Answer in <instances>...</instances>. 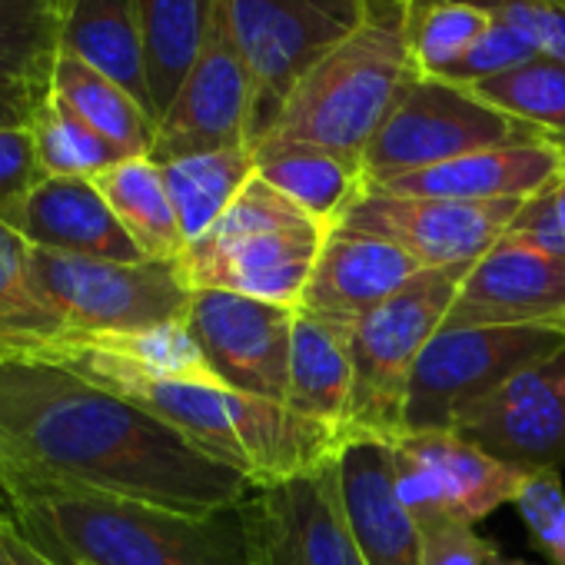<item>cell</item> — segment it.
Instances as JSON below:
<instances>
[{"label":"cell","mask_w":565,"mask_h":565,"mask_svg":"<svg viewBox=\"0 0 565 565\" xmlns=\"http://www.w3.org/2000/svg\"><path fill=\"white\" fill-rule=\"evenodd\" d=\"M64 18L51 0H0V84L51 90Z\"/></svg>","instance_id":"obj_31"},{"label":"cell","mask_w":565,"mask_h":565,"mask_svg":"<svg viewBox=\"0 0 565 565\" xmlns=\"http://www.w3.org/2000/svg\"><path fill=\"white\" fill-rule=\"evenodd\" d=\"M18 233L51 253L114 259V263H143V249L114 216L110 203L94 180L47 177L28 200Z\"/></svg>","instance_id":"obj_21"},{"label":"cell","mask_w":565,"mask_h":565,"mask_svg":"<svg viewBox=\"0 0 565 565\" xmlns=\"http://www.w3.org/2000/svg\"><path fill=\"white\" fill-rule=\"evenodd\" d=\"M565 173V143L558 140H532L512 147H492L479 153H466L459 160L426 167L380 186L396 196H439V200H529L555 177Z\"/></svg>","instance_id":"obj_20"},{"label":"cell","mask_w":565,"mask_h":565,"mask_svg":"<svg viewBox=\"0 0 565 565\" xmlns=\"http://www.w3.org/2000/svg\"><path fill=\"white\" fill-rule=\"evenodd\" d=\"M452 433L525 476L558 472L565 466V347L466 409Z\"/></svg>","instance_id":"obj_14"},{"label":"cell","mask_w":565,"mask_h":565,"mask_svg":"<svg viewBox=\"0 0 565 565\" xmlns=\"http://www.w3.org/2000/svg\"><path fill=\"white\" fill-rule=\"evenodd\" d=\"M562 347L565 333L542 327L439 330L419 353L409 380L406 436L452 429L466 409Z\"/></svg>","instance_id":"obj_9"},{"label":"cell","mask_w":565,"mask_h":565,"mask_svg":"<svg viewBox=\"0 0 565 565\" xmlns=\"http://www.w3.org/2000/svg\"><path fill=\"white\" fill-rule=\"evenodd\" d=\"M8 505L61 565H256L246 502L180 512L104 492H34Z\"/></svg>","instance_id":"obj_3"},{"label":"cell","mask_w":565,"mask_h":565,"mask_svg":"<svg viewBox=\"0 0 565 565\" xmlns=\"http://www.w3.org/2000/svg\"><path fill=\"white\" fill-rule=\"evenodd\" d=\"M61 51L120 84L153 117L137 0H74L64 18Z\"/></svg>","instance_id":"obj_24"},{"label":"cell","mask_w":565,"mask_h":565,"mask_svg":"<svg viewBox=\"0 0 565 565\" xmlns=\"http://www.w3.org/2000/svg\"><path fill=\"white\" fill-rule=\"evenodd\" d=\"M515 28L542 57L565 64V0H469Z\"/></svg>","instance_id":"obj_38"},{"label":"cell","mask_w":565,"mask_h":565,"mask_svg":"<svg viewBox=\"0 0 565 565\" xmlns=\"http://www.w3.org/2000/svg\"><path fill=\"white\" fill-rule=\"evenodd\" d=\"M337 479L366 565H426L419 525L396 495L393 446L380 439L347 443L337 459Z\"/></svg>","instance_id":"obj_19"},{"label":"cell","mask_w":565,"mask_h":565,"mask_svg":"<svg viewBox=\"0 0 565 565\" xmlns=\"http://www.w3.org/2000/svg\"><path fill=\"white\" fill-rule=\"evenodd\" d=\"M256 565H366L350 529L337 462L246 499Z\"/></svg>","instance_id":"obj_15"},{"label":"cell","mask_w":565,"mask_h":565,"mask_svg":"<svg viewBox=\"0 0 565 565\" xmlns=\"http://www.w3.org/2000/svg\"><path fill=\"white\" fill-rule=\"evenodd\" d=\"M137 18L147 54L153 117L160 124L196 64L206 34L210 0H137Z\"/></svg>","instance_id":"obj_28"},{"label":"cell","mask_w":565,"mask_h":565,"mask_svg":"<svg viewBox=\"0 0 565 565\" xmlns=\"http://www.w3.org/2000/svg\"><path fill=\"white\" fill-rule=\"evenodd\" d=\"M294 320L297 307L226 290H193L183 323L226 390L287 406Z\"/></svg>","instance_id":"obj_11"},{"label":"cell","mask_w":565,"mask_h":565,"mask_svg":"<svg viewBox=\"0 0 565 565\" xmlns=\"http://www.w3.org/2000/svg\"><path fill=\"white\" fill-rule=\"evenodd\" d=\"M323 239L327 230L320 226L236 236L206 233L177 263L190 290H226L263 303L300 307Z\"/></svg>","instance_id":"obj_16"},{"label":"cell","mask_w":565,"mask_h":565,"mask_svg":"<svg viewBox=\"0 0 565 565\" xmlns=\"http://www.w3.org/2000/svg\"><path fill=\"white\" fill-rule=\"evenodd\" d=\"M104 492L180 512L246 502L256 482L51 356L0 360V495Z\"/></svg>","instance_id":"obj_1"},{"label":"cell","mask_w":565,"mask_h":565,"mask_svg":"<svg viewBox=\"0 0 565 565\" xmlns=\"http://www.w3.org/2000/svg\"><path fill=\"white\" fill-rule=\"evenodd\" d=\"M489 24L492 14L469 0H403V34L419 77L449 81Z\"/></svg>","instance_id":"obj_30"},{"label":"cell","mask_w":565,"mask_h":565,"mask_svg":"<svg viewBox=\"0 0 565 565\" xmlns=\"http://www.w3.org/2000/svg\"><path fill=\"white\" fill-rule=\"evenodd\" d=\"M505 239L565 259V173L532 193L505 230Z\"/></svg>","instance_id":"obj_39"},{"label":"cell","mask_w":565,"mask_h":565,"mask_svg":"<svg viewBox=\"0 0 565 565\" xmlns=\"http://www.w3.org/2000/svg\"><path fill=\"white\" fill-rule=\"evenodd\" d=\"M34 246L0 220V360L57 350L71 330L41 294L31 266Z\"/></svg>","instance_id":"obj_25"},{"label":"cell","mask_w":565,"mask_h":565,"mask_svg":"<svg viewBox=\"0 0 565 565\" xmlns=\"http://www.w3.org/2000/svg\"><path fill=\"white\" fill-rule=\"evenodd\" d=\"M393 479L416 522L456 519L476 525L499 505L515 502L525 472L492 459L459 433L439 429L393 443Z\"/></svg>","instance_id":"obj_12"},{"label":"cell","mask_w":565,"mask_h":565,"mask_svg":"<svg viewBox=\"0 0 565 565\" xmlns=\"http://www.w3.org/2000/svg\"><path fill=\"white\" fill-rule=\"evenodd\" d=\"M486 327H542L565 333V259L502 236L466 269L443 323V330Z\"/></svg>","instance_id":"obj_17"},{"label":"cell","mask_w":565,"mask_h":565,"mask_svg":"<svg viewBox=\"0 0 565 565\" xmlns=\"http://www.w3.org/2000/svg\"><path fill=\"white\" fill-rule=\"evenodd\" d=\"M539 57V51L532 47L529 38H522L515 28H509L505 21L492 18V24L486 28V34L476 41V47L459 61V67L449 74L452 84L459 87H472L479 81H489V77H499L525 61Z\"/></svg>","instance_id":"obj_40"},{"label":"cell","mask_w":565,"mask_h":565,"mask_svg":"<svg viewBox=\"0 0 565 565\" xmlns=\"http://www.w3.org/2000/svg\"><path fill=\"white\" fill-rule=\"evenodd\" d=\"M47 180L31 127H0V220L18 230L34 190Z\"/></svg>","instance_id":"obj_36"},{"label":"cell","mask_w":565,"mask_h":565,"mask_svg":"<svg viewBox=\"0 0 565 565\" xmlns=\"http://www.w3.org/2000/svg\"><path fill=\"white\" fill-rule=\"evenodd\" d=\"M419 273L423 266L393 239L337 226L327 233L317 253L300 310L360 323L386 300H393Z\"/></svg>","instance_id":"obj_18"},{"label":"cell","mask_w":565,"mask_h":565,"mask_svg":"<svg viewBox=\"0 0 565 565\" xmlns=\"http://www.w3.org/2000/svg\"><path fill=\"white\" fill-rule=\"evenodd\" d=\"M64 347H94L104 353H114L117 360L163 380H183V383H203V386H223L210 363L203 360L196 340L190 337L186 323H167L147 333L130 337H81ZM44 356V353H41Z\"/></svg>","instance_id":"obj_34"},{"label":"cell","mask_w":565,"mask_h":565,"mask_svg":"<svg viewBox=\"0 0 565 565\" xmlns=\"http://www.w3.org/2000/svg\"><path fill=\"white\" fill-rule=\"evenodd\" d=\"M94 183L147 259L183 256L186 239H183L173 200L167 193L160 163H153L150 157H130L117 163L114 170L100 173Z\"/></svg>","instance_id":"obj_27"},{"label":"cell","mask_w":565,"mask_h":565,"mask_svg":"<svg viewBox=\"0 0 565 565\" xmlns=\"http://www.w3.org/2000/svg\"><path fill=\"white\" fill-rule=\"evenodd\" d=\"M462 276L466 269L459 266L423 269L393 300L353 323V439L393 446L406 436L403 413L416 360L443 330Z\"/></svg>","instance_id":"obj_5"},{"label":"cell","mask_w":565,"mask_h":565,"mask_svg":"<svg viewBox=\"0 0 565 565\" xmlns=\"http://www.w3.org/2000/svg\"><path fill=\"white\" fill-rule=\"evenodd\" d=\"M532 535V545L552 562L565 565V489L555 469L529 472L512 502Z\"/></svg>","instance_id":"obj_35"},{"label":"cell","mask_w":565,"mask_h":565,"mask_svg":"<svg viewBox=\"0 0 565 565\" xmlns=\"http://www.w3.org/2000/svg\"><path fill=\"white\" fill-rule=\"evenodd\" d=\"M256 177L294 200L327 233L343 223L350 206L366 193L363 167L310 143H259L253 147Z\"/></svg>","instance_id":"obj_23"},{"label":"cell","mask_w":565,"mask_h":565,"mask_svg":"<svg viewBox=\"0 0 565 565\" xmlns=\"http://www.w3.org/2000/svg\"><path fill=\"white\" fill-rule=\"evenodd\" d=\"M47 94L18 84H0V127H31Z\"/></svg>","instance_id":"obj_42"},{"label":"cell","mask_w":565,"mask_h":565,"mask_svg":"<svg viewBox=\"0 0 565 565\" xmlns=\"http://www.w3.org/2000/svg\"><path fill=\"white\" fill-rule=\"evenodd\" d=\"M51 4H57L61 11H71V4H74V0H51Z\"/></svg>","instance_id":"obj_43"},{"label":"cell","mask_w":565,"mask_h":565,"mask_svg":"<svg viewBox=\"0 0 565 565\" xmlns=\"http://www.w3.org/2000/svg\"><path fill=\"white\" fill-rule=\"evenodd\" d=\"M350 396H353V323L330 320L297 307L287 406L307 419L330 423L350 433Z\"/></svg>","instance_id":"obj_22"},{"label":"cell","mask_w":565,"mask_h":565,"mask_svg":"<svg viewBox=\"0 0 565 565\" xmlns=\"http://www.w3.org/2000/svg\"><path fill=\"white\" fill-rule=\"evenodd\" d=\"M413 74L403 0H370L366 21L300 77L259 143H310L363 167Z\"/></svg>","instance_id":"obj_4"},{"label":"cell","mask_w":565,"mask_h":565,"mask_svg":"<svg viewBox=\"0 0 565 565\" xmlns=\"http://www.w3.org/2000/svg\"><path fill=\"white\" fill-rule=\"evenodd\" d=\"M38 153L47 177H71V180H97L100 173L114 170L117 163L130 160L117 143L100 137L90 124H84L64 100L47 94L34 124Z\"/></svg>","instance_id":"obj_33"},{"label":"cell","mask_w":565,"mask_h":565,"mask_svg":"<svg viewBox=\"0 0 565 565\" xmlns=\"http://www.w3.org/2000/svg\"><path fill=\"white\" fill-rule=\"evenodd\" d=\"M552 140L482 104L469 87L413 74L363 153L366 186L459 160L466 153Z\"/></svg>","instance_id":"obj_7"},{"label":"cell","mask_w":565,"mask_h":565,"mask_svg":"<svg viewBox=\"0 0 565 565\" xmlns=\"http://www.w3.org/2000/svg\"><path fill=\"white\" fill-rule=\"evenodd\" d=\"M525 200H439L366 190L340 226L366 230L403 246L423 269H469L509 230Z\"/></svg>","instance_id":"obj_13"},{"label":"cell","mask_w":565,"mask_h":565,"mask_svg":"<svg viewBox=\"0 0 565 565\" xmlns=\"http://www.w3.org/2000/svg\"><path fill=\"white\" fill-rule=\"evenodd\" d=\"M249 114L253 77L233 31L230 0H210L196 64L157 124L150 160L170 163L193 153L249 147Z\"/></svg>","instance_id":"obj_10"},{"label":"cell","mask_w":565,"mask_h":565,"mask_svg":"<svg viewBox=\"0 0 565 565\" xmlns=\"http://www.w3.org/2000/svg\"><path fill=\"white\" fill-rule=\"evenodd\" d=\"M51 94L64 100L84 124L117 143L127 157H150L157 120L110 77L61 51L51 77Z\"/></svg>","instance_id":"obj_29"},{"label":"cell","mask_w":565,"mask_h":565,"mask_svg":"<svg viewBox=\"0 0 565 565\" xmlns=\"http://www.w3.org/2000/svg\"><path fill=\"white\" fill-rule=\"evenodd\" d=\"M186 246L203 239L256 177L253 147H226L160 163Z\"/></svg>","instance_id":"obj_26"},{"label":"cell","mask_w":565,"mask_h":565,"mask_svg":"<svg viewBox=\"0 0 565 565\" xmlns=\"http://www.w3.org/2000/svg\"><path fill=\"white\" fill-rule=\"evenodd\" d=\"M423 535V562L426 565H529L522 558H509L492 539L476 535L472 525L456 519H429L416 522Z\"/></svg>","instance_id":"obj_37"},{"label":"cell","mask_w":565,"mask_h":565,"mask_svg":"<svg viewBox=\"0 0 565 565\" xmlns=\"http://www.w3.org/2000/svg\"><path fill=\"white\" fill-rule=\"evenodd\" d=\"M482 104L499 114L535 127L539 134L565 143V64L552 57H532L499 77L469 87Z\"/></svg>","instance_id":"obj_32"},{"label":"cell","mask_w":565,"mask_h":565,"mask_svg":"<svg viewBox=\"0 0 565 565\" xmlns=\"http://www.w3.org/2000/svg\"><path fill=\"white\" fill-rule=\"evenodd\" d=\"M44 356L61 360L90 383L134 399L213 459L246 472L256 489L320 472L340 459L347 443H353L347 429L307 419L282 403L233 393L226 386L150 376L94 347H57Z\"/></svg>","instance_id":"obj_2"},{"label":"cell","mask_w":565,"mask_h":565,"mask_svg":"<svg viewBox=\"0 0 565 565\" xmlns=\"http://www.w3.org/2000/svg\"><path fill=\"white\" fill-rule=\"evenodd\" d=\"M31 266L41 294L71 330L64 343L81 337H130L180 323L193 297L177 259L114 263L34 246Z\"/></svg>","instance_id":"obj_6"},{"label":"cell","mask_w":565,"mask_h":565,"mask_svg":"<svg viewBox=\"0 0 565 565\" xmlns=\"http://www.w3.org/2000/svg\"><path fill=\"white\" fill-rule=\"evenodd\" d=\"M0 565H61L47 555L18 522L11 512H0Z\"/></svg>","instance_id":"obj_41"},{"label":"cell","mask_w":565,"mask_h":565,"mask_svg":"<svg viewBox=\"0 0 565 565\" xmlns=\"http://www.w3.org/2000/svg\"><path fill=\"white\" fill-rule=\"evenodd\" d=\"M230 14L253 77L256 147L300 77L366 21L370 0H230Z\"/></svg>","instance_id":"obj_8"}]
</instances>
